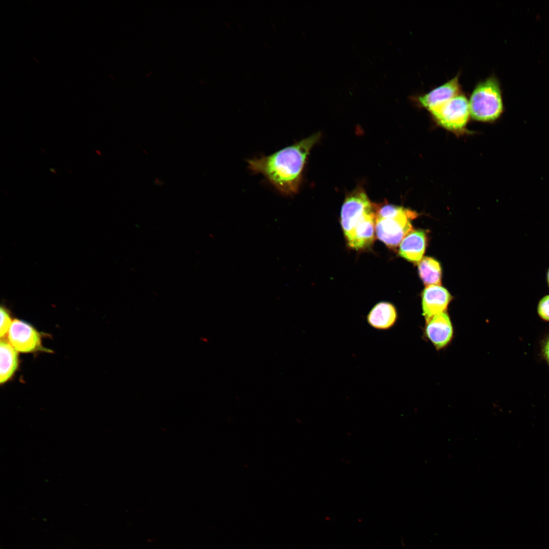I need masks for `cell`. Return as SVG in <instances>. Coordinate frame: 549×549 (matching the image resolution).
<instances>
[{
    "mask_svg": "<svg viewBox=\"0 0 549 549\" xmlns=\"http://www.w3.org/2000/svg\"><path fill=\"white\" fill-rule=\"evenodd\" d=\"M541 354L549 365V333L544 339L542 342Z\"/></svg>",
    "mask_w": 549,
    "mask_h": 549,
    "instance_id": "cell-17",
    "label": "cell"
},
{
    "mask_svg": "<svg viewBox=\"0 0 549 549\" xmlns=\"http://www.w3.org/2000/svg\"><path fill=\"white\" fill-rule=\"evenodd\" d=\"M537 313L541 320L549 322V294L543 296L539 300Z\"/></svg>",
    "mask_w": 549,
    "mask_h": 549,
    "instance_id": "cell-15",
    "label": "cell"
},
{
    "mask_svg": "<svg viewBox=\"0 0 549 549\" xmlns=\"http://www.w3.org/2000/svg\"><path fill=\"white\" fill-rule=\"evenodd\" d=\"M8 338L13 347L21 352H32L42 348L40 334L28 323L20 320L12 321Z\"/></svg>",
    "mask_w": 549,
    "mask_h": 549,
    "instance_id": "cell-8",
    "label": "cell"
},
{
    "mask_svg": "<svg viewBox=\"0 0 549 549\" xmlns=\"http://www.w3.org/2000/svg\"><path fill=\"white\" fill-rule=\"evenodd\" d=\"M459 79L460 74H458L429 92L412 96L411 99L431 112L462 92Z\"/></svg>",
    "mask_w": 549,
    "mask_h": 549,
    "instance_id": "cell-6",
    "label": "cell"
},
{
    "mask_svg": "<svg viewBox=\"0 0 549 549\" xmlns=\"http://www.w3.org/2000/svg\"><path fill=\"white\" fill-rule=\"evenodd\" d=\"M320 137L321 134L316 133L270 155L249 159L248 168L262 175L282 195H294L300 188L308 156Z\"/></svg>",
    "mask_w": 549,
    "mask_h": 549,
    "instance_id": "cell-1",
    "label": "cell"
},
{
    "mask_svg": "<svg viewBox=\"0 0 549 549\" xmlns=\"http://www.w3.org/2000/svg\"><path fill=\"white\" fill-rule=\"evenodd\" d=\"M546 282L547 286V287H548V288L549 289V267L547 268V271H546Z\"/></svg>",
    "mask_w": 549,
    "mask_h": 549,
    "instance_id": "cell-18",
    "label": "cell"
},
{
    "mask_svg": "<svg viewBox=\"0 0 549 549\" xmlns=\"http://www.w3.org/2000/svg\"><path fill=\"white\" fill-rule=\"evenodd\" d=\"M0 382L5 383L9 379L16 371L18 365L17 350L10 343L1 340Z\"/></svg>",
    "mask_w": 549,
    "mask_h": 549,
    "instance_id": "cell-13",
    "label": "cell"
},
{
    "mask_svg": "<svg viewBox=\"0 0 549 549\" xmlns=\"http://www.w3.org/2000/svg\"><path fill=\"white\" fill-rule=\"evenodd\" d=\"M468 101L470 116L477 121H494L503 112L500 85L494 76L477 83Z\"/></svg>",
    "mask_w": 549,
    "mask_h": 549,
    "instance_id": "cell-2",
    "label": "cell"
},
{
    "mask_svg": "<svg viewBox=\"0 0 549 549\" xmlns=\"http://www.w3.org/2000/svg\"><path fill=\"white\" fill-rule=\"evenodd\" d=\"M1 312V327H0V336L1 338H3L6 335L8 331L9 330L12 324V320L11 317L8 312V311L3 307H1L0 309Z\"/></svg>",
    "mask_w": 549,
    "mask_h": 549,
    "instance_id": "cell-16",
    "label": "cell"
},
{
    "mask_svg": "<svg viewBox=\"0 0 549 549\" xmlns=\"http://www.w3.org/2000/svg\"><path fill=\"white\" fill-rule=\"evenodd\" d=\"M376 214L374 209L359 219L352 230L346 235L348 246L359 250L370 247L375 239Z\"/></svg>",
    "mask_w": 549,
    "mask_h": 549,
    "instance_id": "cell-9",
    "label": "cell"
},
{
    "mask_svg": "<svg viewBox=\"0 0 549 549\" xmlns=\"http://www.w3.org/2000/svg\"><path fill=\"white\" fill-rule=\"evenodd\" d=\"M426 240V234L423 230H412L401 242L399 255L409 261L419 263L424 253Z\"/></svg>",
    "mask_w": 549,
    "mask_h": 549,
    "instance_id": "cell-12",
    "label": "cell"
},
{
    "mask_svg": "<svg viewBox=\"0 0 549 549\" xmlns=\"http://www.w3.org/2000/svg\"><path fill=\"white\" fill-rule=\"evenodd\" d=\"M430 113L444 128L455 132L463 130L470 116L468 99L462 92Z\"/></svg>",
    "mask_w": 549,
    "mask_h": 549,
    "instance_id": "cell-4",
    "label": "cell"
},
{
    "mask_svg": "<svg viewBox=\"0 0 549 549\" xmlns=\"http://www.w3.org/2000/svg\"><path fill=\"white\" fill-rule=\"evenodd\" d=\"M374 208L361 188H357L351 192L346 197L341 212V224L345 236L352 230L364 213Z\"/></svg>",
    "mask_w": 549,
    "mask_h": 549,
    "instance_id": "cell-5",
    "label": "cell"
},
{
    "mask_svg": "<svg viewBox=\"0 0 549 549\" xmlns=\"http://www.w3.org/2000/svg\"><path fill=\"white\" fill-rule=\"evenodd\" d=\"M425 322L424 337L437 350L445 348L451 343L454 330L447 312L436 314Z\"/></svg>",
    "mask_w": 549,
    "mask_h": 549,
    "instance_id": "cell-7",
    "label": "cell"
},
{
    "mask_svg": "<svg viewBox=\"0 0 549 549\" xmlns=\"http://www.w3.org/2000/svg\"><path fill=\"white\" fill-rule=\"evenodd\" d=\"M451 299L449 292L441 286H426L423 291L421 301L425 321L436 314L446 312Z\"/></svg>",
    "mask_w": 549,
    "mask_h": 549,
    "instance_id": "cell-10",
    "label": "cell"
},
{
    "mask_svg": "<svg viewBox=\"0 0 549 549\" xmlns=\"http://www.w3.org/2000/svg\"><path fill=\"white\" fill-rule=\"evenodd\" d=\"M417 216L416 212L405 209L391 218L376 217L375 231L378 238L388 247H396L412 229L411 220Z\"/></svg>",
    "mask_w": 549,
    "mask_h": 549,
    "instance_id": "cell-3",
    "label": "cell"
},
{
    "mask_svg": "<svg viewBox=\"0 0 549 549\" xmlns=\"http://www.w3.org/2000/svg\"><path fill=\"white\" fill-rule=\"evenodd\" d=\"M419 274L426 286L440 285L442 270L440 263L433 258L424 257L418 263Z\"/></svg>",
    "mask_w": 549,
    "mask_h": 549,
    "instance_id": "cell-14",
    "label": "cell"
},
{
    "mask_svg": "<svg viewBox=\"0 0 549 549\" xmlns=\"http://www.w3.org/2000/svg\"><path fill=\"white\" fill-rule=\"evenodd\" d=\"M398 318V312L393 304L387 301H380L370 311L367 316V321L375 329L387 330L394 326Z\"/></svg>",
    "mask_w": 549,
    "mask_h": 549,
    "instance_id": "cell-11",
    "label": "cell"
}]
</instances>
